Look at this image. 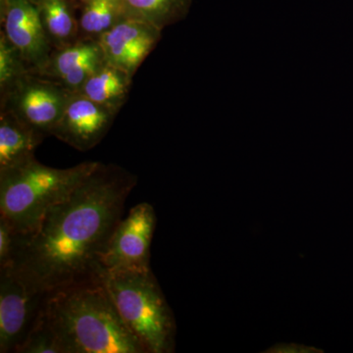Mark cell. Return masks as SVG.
<instances>
[{"mask_svg":"<svg viewBox=\"0 0 353 353\" xmlns=\"http://www.w3.org/2000/svg\"><path fill=\"white\" fill-rule=\"evenodd\" d=\"M137 183L138 176L123 167L99 162L32 233L16 234L9 266L46 296L103 280L104 253Z\"/></svg>","mask_w":353,"mask_h":353,"instance_id":"cell-1","label":"cell"},{"mask_svg":"<svg viewBox=\"0 0 353 353\" xmlns=\"http://www.w3.org/2000/svg\"><path fill=\"white\" fill-rule=\"evenodd\" d=\"M41 311L62 353H145L103 280L55 290L46 296Z\"/></svg>","mask_w":353,"mask_h":353,"instance_id":"cell-2","label":"cell"},{"mask_svg":"<svg viewBox=\"0 0 353 353\" xmlns=\"http://www.w3.org/2000/svg\"><path fill=\"white\" fill-rule=\"evenodd\" d=\"M99 162L67 169L39 163L36 158L0 173V216L18 234L32 233L46 213L66 199Z\"/></svg>","mask_w":353,"mask_h":353,"instance_id":"cell-3","label":"cell"},{"mask_svg":"<svg viewBox=\"0 0 353 353\" xmlns=\"http://www.w3.org/2000/svg\"><path fill=\"white\" fill-rule=\"evenodd\" d=\"M103 281L121 317L145 353L175 352V316L152 268L106 272Z\"/></svg>","mask_w":353,"mask_h":353,"instance_id":"cell-4","label":"cell"},{"mask_svg":"<svg viewBox=\"0 0 353 353\" xmlns=\"http://www.w3.org/2000/svg\"><path fill=\"white\" fill-rule=\"evenodd\" d=\"M72 94L48 77L30 72L0 99V110L12 113L46 138L52 134Z\"/></svg>","mask_w":353,"mask_h":353,"instance_id":"cell-5","label":"cell"},{"mask_svg":"<svg viewBox=\"0 0 353 353\" xmlns=\"http://www.w3.org/2000/svg\"><path fill=\"white\" fill-rule=\"evenodd\" d=\"M46 294L11 268H0V352H16L43 308Z\"/></svg>","mask_w":353,"mask_h":353,"instance_id":"cell-6","label":"cell"},{"mask_svg":"<svg viewBox=\"0 0 353 353\" xmlns=\"http://www.w3.org/2000/svg\"><path fill=\"white\" fill-rule=\"evenodd\" d=\"M157 213L148 202L137 204L122 218L109 241L102 259L106 272L150 268V248Z\"/></svg>","mask_w":353,"mask_h":353,"instance_id":"cell-7","label":"cell"},{"mask_svg":"<svg viewBox=\"0 0 353 353\" xmlns=\"http://www.w3.org/2000/svg\"><path fill=\"white\" fill-rule=\"evenodd\" d=\"M1 31L20 51L32 73L43 74L51 48L43 25L38 0H0Z\"/></svg>","mask_w":353,"mask_h":353,"instance_id":"cell-8","label":"cell"},{"mask_svg":"<svg viewBox=\"0 0 353 353\" xmlns=\"http://www.w3.org/2000/svg\"><path fill=\"white\" fill-rule=\"evenodd\" d=\"M115 117L112 111L73 92L51 136L79 152H88L104 139Z\"/></svg>","mask_w":353,"mask_h":353,"instance_id":"cell-9","label":"cell"},{"mask_svg":"<svg viewBox=\"0 0 353 353\" xmlns=\"http://www.w3.org/2000/svg\"><path fill=\"white\" fill-rule=\"evenodd\" d=\"M162 31L143 21L126 17L99 38L108 63L134 77L161 39Z\"/></svg>","mask_w":353,"mask_h":353,"instance_id":"cell-10","label":"cell"},{"mask_svg":"<svg viewBox=\"0 0 353 353\" xmlns=\"http://www.w3.org/2000/svg\"><path fill=\"white\" fill-rule=\"evenodd\" d=\"M104 61L99 41L79 39L66 48L53 50L48 66L41 75L59 83L71 92H78Z\"/></svg>","mask_w":353,"mask_h":353,"instance_id":"cell-11","label":"cell"},{"mask_svg":"<svg viewBox=\"0 0 353 353\" xmlns=\"http://www.w3.org/2000/svg\"><path fill=\"white\" fill-rule=\"evenodd\" d=\"M46 137L28 126L12 113L0 110V173L19 167L36 158Z\"/></svg>","mask_w":353,"mask_h":353,"instance_id":"cell-12","label":"cell"},{"mask_svg":"<svg viewBox=\"0 0 353 353\" xmlns=\"http://www.w3.org/2000/svg\"><path fill=\"white\" fill-rule=\"evenodd\" d=\"M132 80L124 70L104 61L78 92L117 115L129 97Z\"/></svg>","mask_w":353,"mask_h":353,"instance_id":"cell-13","label":"cell"},{"mask_svg":"<svg viewBox=\"0 0 353 353\" xmlns=\"http://www.w3.org/2000/svg\"><path fill=\"white\" fill-rule=\"evenodd\" d=\"M41 21L53 50L80 39L79 9L72 0H38Z\"/></svg>","mask_w":353,"mask_h":353,"instance_id":"cell-14","label":"cell"},{"mask_svg":"<svg viewBox=\"0 0 353 353\" xmlns=\"http://www.w3.org/2000/svg\"><path fill=\"white\" fill-rule=\"evenodd\" d=\"M128 17L165 28L187 17L192 0H121Z\"/></svg>","mask_w":353,"mask_h":353,"instance_id":"cell-15","label":"cell"},{"mask_svg":"<svg viewBox=\"0 0 353 353\" xmlns=\"http://www.w3.org/2000/svg\"><path fill=\"white\" fill-rule=\"evenodd\" d=\"M128 17L121 0H94L79 8L80 39L99 41L121 20Z\"/></svg>","mask_w":353,"mask_h":353,"instance_id":"cell-16","label":"cell"},{"mask_svg":"<svg viewBox=\"0 0 353 353\" xmlns=\"http://www.w3.org/2000/svg\"><path fill=\"white\" fill-rule=\"evenodd\" d=\"M32 72L20 51L0 31V99Z\"/></svg>","mask_w":353,"mask_h":353,"instance_id":"cell-17","label":"cell"},{"mask_svg":"<svg viewBox=\"0 0 353 353\" xmlns=\"http://www.w3.org/2000/svg\"><path fill=\"white\" fill-rule=\"evenodd\" d=\"M43 309V308H41ZM17 353H62L54 332L41 310L31 331L16 350Z\"/></svg>","mask_w":353,"mask_h":353,"instance_id":"cell-18","label":"cell"},{"mask_svg":"<svg viewBox=\"0 0 353 353\" xmlns=\"http://www.w3.org/2000/svg\"><path fill=\"white\" fill-rule=\"evenodd\" d=\"M15 240L16 233L13 228L0 216V268L10 265Z\"/></svg>","mask_w":353,"mask_h":353,"instance_id":"cell-19","label":"cell"},{"mask_svg":"<svg viewBox=\"0 0 353 353\" xmlns=\"http://www.w3.org/2000/svg\"><path fill=\"white\" fill-rule=\"evenodd\" d=\"M265 352L273 353H310V352H323V350H318V348L307 347V345H299V343H276L275 345L269 348Z\"/></svg>","mask_w":353,"mask_h":353,"instance_id":"cell-20","label":"cell"},{"mask_svg":"<svg viewBox=\"0 0 353 353\" xmlns=\"http://www.w3.org/2000/svg\"><path fill=\"white\" fill-rule=\"evenodd\" d=\"M72 1L75 3V6L78 7L79 9L81 6H85V4L88 3V2L94 1V0H72Z\"/></svg>","mask_w":353,"mask_h":353,"instance_id":"cell-21","label":"cell"}]
</instances>
